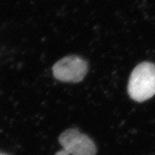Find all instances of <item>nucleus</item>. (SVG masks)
Returning a JSON list of instances; mask_svg holds the SVG:
<instances>
[{
  "instance_id": "1",
  "label": "nucleus",
  "mask_w": 155,
  "mask_h": 155,
  "mask_svg": "<svg viewBox=\"0 0 155 155\" xmlns=\"http://www.w3.org/2000/svg\"><path fill=\"white\" fill-rule=\"evenodd\" d=\"M128 94L131 99L143 102L155 94V65L144 62L139 64L131 73Z\"/></svg>"
},
{
  "instance_id": "2",
  "label": "nucleus",
  "mask_w": 155,
  "mask_h": 155,
  "mask_svg": "<svg viewBox=\"0 0 155 155\" xmlns=\"http://www.w3.org/2000/svg\"><path fill=\"white\" fill-rule=\"evenodd\" d=\"M86 61L77 55L63 58L53 66V76L58 81L65 83H78L88 73Z\"/></svg>"
},
{
  "instance_id": "3",
  "label": "nucleus",
  "mask_w": 155,
  "mask_h": 155,
  "mask_svg": "<svg viewBox=\"0 0 155 155\" xmlns=\"http://www.w3.org/2000/svg\"><path fill=\"white\" fill-rule=\"evenodd\" d=\"M59 142L63 150L55 155H95L96 153L94 141L75 129L63 131L59 137Z\"/></svg>"
},
{
  "instance_id": "4",
  "label": "nucleus",
  "mask_w": 155,
  "mask_h": 155,
  "mask_svg": "<svg viewBox=\"0 0 155 155\" xmlns=\"http://www.w3.org/2000/svg\"><path fill=\"white\" fill-rule=\"evenodd\" d=\"M0 155H7V154H3V153L0 152Z\"/></svg>"
}]
</instances>
